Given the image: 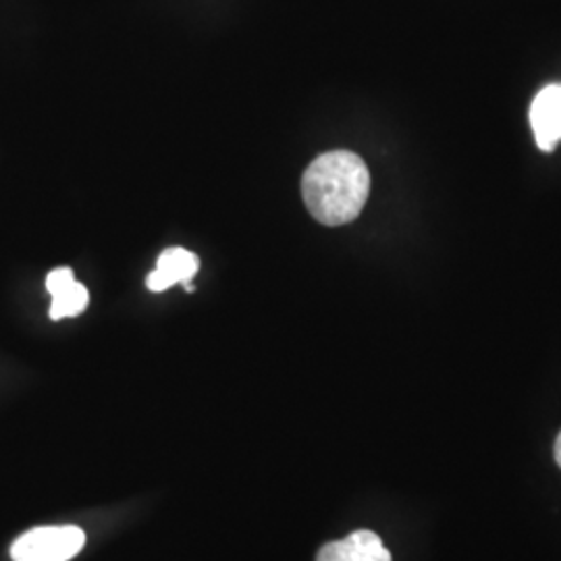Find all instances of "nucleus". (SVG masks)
Wrapping results in <instances>:
<instances>
[{
	"label": "nucleus",
	"mask_w": 561,
	"mask_h": 561,
	"mask_svg": "<svg viewBox=\"0 0 561 561\" xmlns=\"http://www.w3.org/2000/svg\"><path fill=\"white\" fill-rule=\"evenodd\" d=\"M368 194V167L350 150L321 154L301 178V196L308 213L329 227H340L358 219Z\"/></svg>",
	"instance_id": "obj_1"
},
{
	"label": "nucleus",
	"mask_w": 561,
	"mask_h": 561,
	"mask_svg": "<svg viewBox=\"0 0 561 561\" xmlns=\"http://www.w3.org/2000/svg\"><path fill=\"white\" fill-rule=\"evenodd\" d=\"M85 535L78 526H41L11 547L13 561H69L83 549Z\"/></svg>",
	"instance_id": "obj_2"
},
{
	"label": "nucleus",
	"mask_w": 561,
	"mask_h": 561,
	"mask_svg": "<svg viewBox=\"0 0 561 561\" xmlns=\"http://www.w3.org/2000/svg\"><path fill=\"white\" fill-rule=\"evenodd\" d=\"M530 125L537 146L551 152L561 141V83H549L535 96L530 106Z\"/></svg>",
	"instance_id": "obj_3"
},
{
	"label": "nucleus",
	"mask_w": 561,
	"mask_h": 561,
	"mask_svg": "<svg viewBox=\"0 0 561 561\" xmlns=\"http://www.w3.org/2000/svg\"><path fill=\"white\" fill-rule=\"evenodd\" d=\"M46 289L53 296V304H50V319L53 321L80 317L81 312L88 308L90 294L80 280H76L73 271L67 268V266H60V268H55V271L48 273Z\"/></svg>",
	"instance_id": "obj_4"
},
{
	"label": "nucleus",
	"mask_w": 561,
	"mask_h": 561,
	"mask_svg": "<svg viewBox=\"0 0 561 561\" xmlns=\"http://www.w3.org/2000/svg\"><path fill=\"white\" fill-rule=\"evenodd\" d=\"M317 561H391V553L377 533L356 530L341 541L327 542Z\"/></svg>",
	"instance_id": "obj_5"
},
{
	"label": "nucleus",
	"mask_w": 561,
	"mask_h": 561,
	"mask_svg": "<svg viewBox=\"0 0 561 561\" xmlns=\"http://www.w3.org/2000/svg\"><path fill=\"white\" fill-rule=\"evenodd\" d=\"M201 268V261L194 252L185 248H167L157 261V268L148 275L146 287L154 294L167 291L175 283L187 285L190 280L196 277Z\"/></svg>",
	"instance_id": "obj_6"
},
{
	"label": "nucleus",
	"mask_w": 561,
	"mask_h": 561,
	"mask_svg": "<svg viewBox=\"0 0 561 561\" xmlns=\"http://www.w3.org/2000/svg\"><path fill=\"white\" fill-rule=\"evenodd\" d=\"M556 461L561 468V433L558 435V442H556Z\"/></svg>",
	"instance_id": "obj_7"
}]
</instances>
